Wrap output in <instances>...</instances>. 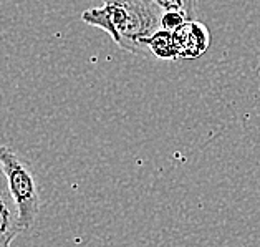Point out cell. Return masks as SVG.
<instances>
[{"label": "cell", "mask_w": 260, "mask_h": 247, "mask_svg": "<svg viewBox=\"0 0 260 247\" xmlns=\"http://www.w3.org/2000/svg\"><path fill=\"white\" fill-rule=\"evenodd\" d=\"M148 47H149V53L161 60H171V61L179 60L174 35H173V32H169V30L159 28L157 32H154L153 37H151L148 42Z\"/></svg>", "instance_id": "cell-5"}, {"label": "cell", "mask_w": 260, "mask_h": 247, "mask_svg": "<svg viewBox=\"0 0 260 247\" xmlns=\"http://www.w3.org/2000/svg\"><path fill=\"white\" fill-rule=\"evenodd\" d=\"M5 146H0V191L9 194V188H7V176H5L4 171V153H5Z\"/></svg>", "instance_id": "cell-8"}, {"label": "cell", "mask_w": 260, "mask_h": 247, "mask_svg": "<svg viewBox=\"0 0 260 247\" xmlns=\"http://www.w3.org/2000/svg\"><path fill=\"white\" fill-rule=\"evenodd\" d=\"M184 22H187V18L182 14H179V12H164L161 17V28L176 32Z\"/></svg>", "instance_id": "cell-7"}, {"label": "cell", "mask_w": 260, "mask_h": 247, "mask_svg": "<svg viewBox=\"0 0 260 247\" xmlns=\"http://www.w3.org/2000/svg\"><path fill=\"white\" fill-rule=\"evenodd\" d=\"M4 171L7 176L9 194L17 207L20 226L23 231H28L35 226L40 212V194L37 181L30 168L9 148L4 153Z\"/></svg>", "instance_id": "cell-2"}, {"label": "cell", "mask_w": 260, "mask_h": 247, "mask_svg": "<svg viewBox=\"0 0 260 247\" xmlns=\"http://www.w3.org/2000/svg\"><path fill=\"white\" fill-rule=\"evenodd\" d=\"M157 10L164 12H179L187 20H196L198 14V0H149Z\"/></svg>", "instance_id": "cell-6"}, {"label": "cell", "mask_w": 260, "mask_h": 247, "mask_svg": "<svg viewBox=\"0 0 260 247\" xmlns=\"http://www.w3.org/2000/svg\"><path fill=\"white\" fill-rule=\"evenodd\" d=\"M22 231L17 207L10 194L0 191V247H10L12 240Z\"/></svg>", "instance_id": "cell-4"}, {"label": "cell", "mask_w": 260, "mask_h": 247, "mask_svg": "<svg viewBox=\"0 0 260 247\" xmlns=\"http://www.w3.org/2000/svg\"><path fill=\"white\" fill-rule=\"evenodd\" d=\"M161 17L149 0H103L101 7L85 10L81 20L106 32L126 52L149 55L148 42L161 28Z\"/></svg>", "instance_id": "cell-1"}, {"label": "cell", "mask_w": 260, "mask_h": 247, "mask_svg": "<svg viewBox=\"0 0 260 247\" xmlns=\"http://www.w3.org/2000/svg\"><path fill=\"white\" fill-rule=\"evenodd\" d=\"M179 60H196L211 47L209 28L199 20H187L173 32Z\"/></svg>", "instance_id": "cell-3"}]
</instances>
